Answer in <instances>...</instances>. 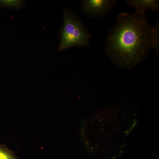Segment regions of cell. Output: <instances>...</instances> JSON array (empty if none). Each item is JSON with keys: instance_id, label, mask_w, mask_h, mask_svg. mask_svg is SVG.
<instances>
[{"instance_id": "cell-1", "label": "cell", "mask_w": 159, "mask_h": 159, "mask_svg": "<svg viewBox=\"0 0 159 159\" xmlns=\"http://www.w3.org/2000/svg\"><path fill=\"white\" fill-rule=\"evenodd\" d=\"M146 12L121 13L107 36L105 54L116 65L131 69L142 63L152 48L159 54V20L154 27Z\"/></svg>"}, {"instance_id": "cell-6", "label": "cell", "mask_w": 159, "mask_h": 159, "mask_svg": "<svg viewBox=\"0 0 159 159\" xmlns=\"http://www.w3.org/2000/svg\"><path fill=\"white\" fill-rule=\"evenodd\" d=\"M0 159H20L5 145H0Z\"/></svg>"}, {"instance_id": "cell-2", "label": "cell", "mask_w": 159, "mask_h": 159, "mask_svg": "<svg viewBox=\"0 0 159 159\" xmlns=\"http://www.w3.org/2000/svg\"><path fill=\"white\" fill-rule=\"evenodd\" d=\"M59 35L60 52L73 47L90 45V31L77 13L70 9H64L63 21Z\"/></svg>"}, {"instance_id": "cell-4", "label": "cell", "mask_w": 159, "mask_h": 159, "mask_svg": "<svg viewBox=\"0 0 159 159\" xmlns=\"http://www.w3.org/2000/svg\"><path fill=\"white\" fill-rule=\"evenodd\" d=\"M128 6L134 8L136 11L146 12L147 9L152 11H158V0H127Z\"/></svg>"}, {"instance_id": "cell-3", "label": "cell", "mask_w": 159, "mask_h": 159, "mask_svg": "<svg viewBox=\"0 0 159 159\" xmlns=\"http://www.w3.org/2000/svg\"><path fill=\"white\" fill-rule=\"evenodd\" d=\"M116 4L115 0H83L80 9L90 18L98 19L107 15Z\"/></svg>"}, {"instance_id": "cell-5", "label": "cell", "mask_w": 159, "mask_h": 159, "mask_svg": "<svg viewBox=\"0 0 159 159\" xmlns=\"http://www.w3.org/2000/svg\"><path fill=\"white\" fill-rule=\"evenodd\" d=\"M25 5L24 1L21 0H0V7L3 8L14 9H20Z\"/></svg>"}]
</instances>
